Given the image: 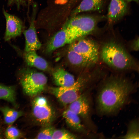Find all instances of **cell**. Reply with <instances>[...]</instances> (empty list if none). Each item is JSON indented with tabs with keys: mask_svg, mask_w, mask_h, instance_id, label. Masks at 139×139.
I'll use <instances>...</instances> for the list:
<instances>
[{
	"mask_svg": "<svg viewBox=\"0 0 139 139\" xmlns=\"http://www.w3.org/2000/svg\"><path fill=\"white\" fill-rule=\"evenodd\" d=\"M0 111L3 115L5 122L9 125H11L23 114L21 111L7 106L0 107Z\"/></svg>",
	"mask_w": 139,
	"mask_h": 139,
	"instance_id": "obj_18",
	"label": "cell"
},
{
	"mask_svg": "<svg viewBox=\"0 0 139 139\" xmlns=\"http://www.w3.org/2000/svg\"><path fill=\"white\" fill-rule=\"evenodd\" d=\"M76 136L68 131L63 129H54L52 139H74Z\"/></svg>",
	"mask_w": 139,
	"mask_h": 139,
	"instance_id": "obj_21",
	"label": "cell"
},
{
	"mask_svg": "<svg viewBox=\"0 0 139 139\" xmlns=\"http://www.w3.org/2000/svg\"><path fill=\"white\" fill-rule=\"evenodd\" d=\"M62 115L67 124L71 128L79 131H84L79 116L76 114L68 108L63 111Z\"/></svg>",
	"mask_w": 139,
	"mask_h": 139,
	"instance_id": "obj_17",
	"label": "cell"
},
{
	"mask_svg": "<svg viewBox=\"0 0 139 139\" xmlns=\"http://www.w3.org/2000/svg\"><path fill=\"white\" fill-rule=\"evenodd\" d=\"M139 38H137L128 43L129 48L131 50L137 51L139 50Z\"/></svg>",
	"mask_w": 139,
	"mask_h": 139,
	"instance_id": "obj_25",
	"label": "cell"
},
{
	"mask_svg": "<svg viewBox=\"0 0 139 139\" xmlns=\"http://www.w3.org/2000/svg\"><path fill=\"white\" fill-rule=\"evenodd\" d=\"M100 85L96 107L98 112L103 115L112 114L120 110L135 88L130 79L118 75L105 76L101 80Z\"/></svg>",
	"mask_w": 139,
	"mask_h": 139,
	"instance_id": "obj_1",
	"label": "cell"
},
{
	"mask_svg": "<svg viewBox=\"0 0 139 139\" xmlns=\"http://www.w3.org/2000/svg\"><path fill=\"white\" fill-rule=\"evenodd\" d=\"M103 4V0H83L72 12V16L82 12L98 11Z\"/></svg>",
	"mask_w": 139,
	"mask_h": 139,
	"instance_id": "obj_16",
	"label": "cell"
},
{
	"mask_svg": "<svg viewBox=\"0 0 139 139\" xmlns=\"http://www.w3.org/2000/svg\"><path fill=\"white\" fill-rule=\"evenodd\" d=\"M125 1L127 2H130L131 1H134L137 2L138 1V0H124Z\"/></svg>",
	"mask_w": 139,
	"mask_h": 139,
	"instance_id": "obj_26",
	"label": "cell"
},
{
	"mask_svg": "<svg viewBox=\"0 0 139 139\" xmlns=\"http://www.w3.org/2000/svg\"><path fill=\"white\" fill-rule=\"evenodd\" d=\"M53 78L55 84L59 87H66L74 83V76L62 68H59L53 73Z\"/></svg>",
	"mask_w": 139,
	"mask_h": 139,
	"instance_id": "obj_13",
	"label": "cell"
},
{
	"mask_svg": "<svg viewBox=\"0 0 139 139\" xmlns=\"http://www.w3.org/2000/svg\"><path fill=\"white\" fill-rule=\"evenodd\" d=\"M67 57L72 64L83 67H94L96 63L91 60L73 50L68 49Z\"/></svg>",
	"mask_w": 139,
	"mask_h": 139,
	"instance_id": "obj_14",
	"label": "cell"
},
{
	"mask_svg": "<svg viewBox=\"0 0 139 139\" xmlns=\"http://www.w3.org/2000/svg\"><path fill=\"white\" fill-rule=\"evenodd\" d=\"M1 138V136L0 134V139Z\"/></svg>",
	"mask_w": 139,
	"mask_h": 139,
	"instance_id": "obj_27",
	"label": "cell"
},
{
	"mask_svg": "<svg viewBox=\"0 0 139 139\" xmlns=\"http://www.w3.org/2000/svg\"><path fill=\"white\" fill-rule=\"evenodd\" d=\"M7 5L9 6L15 5L18 10L21 6H25L27 3L26 0H7Z\"/></svg>",
	"mask_w": 139,
	"mask_h": 139,
	"instance_id": "obj_24",
	"label": "cell"
},
{
	"mask_svg": "<svg viewBox=\"0 0 139 139\" xmlns=\"http://www.w3.org/2000/svg\"><path fill=\"white\" fill-rule=\"evenodd\" d=\"M127 10V4L124 0H111L107 14L108 22L112 23L120 19L126 13Z\"/></svg>",
	"mask_w": 139,
	"mask_h": 139,
	"instance_id": "obj_12",
	"label": "cell"
},
{
	"mask_svg": "<svg viewBox=\"0 0 139 139\" xmlns=\"http://www.w3.org/2000/svg\"><path fill=\"white\" fill-rule=\"evenodd\" d=\"M102 72L98 67L92 69L85 76L79 77L74 84L68 87H59L53 88V94L62 103L69 104L82 94V92L87 84H93L100 80L102 77Z\"/></svg>",
	"mask_w": 139,
	"mask_h": 139,
	"instance_id": "obj_3",
	"label": "cell"
},
{
	"mask_svg": "<svg viewBox=\"0 0 139 139\" xmlns=\"http://www.w3.org/2000/svg\"><path fill=\"white\" fill-rule=\"evenodd\" d=\"M32 113L34 117L42 125H47L52 121L53 116L52 109L45 97L36 98L32 104Z\"/></svg>",
	"mask_w": 139,
	"mask_h": 139,
	"instance_id": "obj_8",
	"label": "cell"
},
{
	"mask_svg": "<svg viewBox=\"0 0 139 139\" xmlns=\"http://www.w3.org/2000/svg\"><path fill=\"white\" fill-rule=\"evenodd\" d=\"M55 129L51 126L46 127L41 129L38 133L37 139H52L53 132Z\"/></svg>",
	"mask_w": 139,
	"mask_h": 139,
	"instance_id": "obj_23",
	"label": "cell"
},
{
	"mask_svg": "<svg viewBox=\"0 0 139 139\" xmlns=\"http://www.w3.org/2000/svg\"><path fill=\"white\" fill-rule=\"evenodd\" d=\"M3 12L6 21V28L4 36L5 41L20 36L24 30L23 21L19 18L11 14L4 10Z\"/></svg>",
	"mask_w": 139,
	"mask_h": 139,
	"instance_id": "obj_9",
	"label": "cell"
},
{
	"mask_svg": "<svg viewBox=\"0 0 139 139\" xmlns=\"http://www.w3.org/2000/svg\"><path fill=\"white\" fill-rule=\"evenodd\" d=\"M69 105L68 109L79 116L88 120L92 125L95 126L91 118L92 103L88 95L82 94Z\"/></svg>",
	"mask_w": 139,
	"mask_h": 139,
	"instance_id": "obj_11",
	"label": "cell"
},
{
	"mask_svg": "<svg viewBox=\"0 0 139 139\" xmlns=\"http://www.w3.org/2000/svg\"><path fill=\"white\" fill-rule=\"evenodd\" d=\"M63 26L49 41L46 49L48 52H52L66 44H70L79 38L75 29Z\"/></svg>",
	"mask_w": 139,
	"mask_h": 139,
	"instance_id": "obj_7",
	"label": "cell"
},
{
	"mask_svg": "<svg viewBox=\"0 0 139 139\" xmlns=\"http://www.w3.org/2000/svg\"><path fill=\"white\" fill-rule=\"evenodd\" d=\"M24 58L27 64L30 66L42 71H45L48 68V64L47 61L39 56L36 51L25 52Z\"/></svg>",
	"mask_w": 139,
	"mask_h": 139,
	"instance_id": "obj_15",
	"label": "cell"
},
{
	"mask_svg": "<svg viewBox=\"0 0 139 139\" xmlns=\"http://www.w3.org/2000/svg\"><path fill=\"white\" fill-rule=\"evenodd\" d=\"M36 9V5L34 4L29 27L28 29L24 30L23 32L25 41V52L36 51L39 49L41 46L36 32L35 19Z\"/></svg>",
	"mask_w": 139,
	"mask_h": 139,
	"instance_id": "obj_10",
	"label": "cell"
},
{
	"mask_svg": "<svg viewBox=\"0 0 139 139\" xmlns=\"http://www.w3.org/2000/svg\"><path fill=\"white\" fill-rule=\"evenodd\" d=\"M99 19L94 16L88 15L72 16L64 25L75 29L80 38L90 34L96 29Z\"/></svg>",
	"mask_w": 139,
	"mask_h": 139,
	"instance_id": "obj_5",
	"label": "cell"
},
{
	"mask_svg": "<svg viewBox=\"0 0 139 139\" xmlns=\"http://www.w3.org/2000/svg\"><path fill=\"white\" fill-rule=\"evenodd\" d=\"M69 49L82 55L97 64L99 59V45L93 40L83 37L71 44Z\"/></svg>",
	"mask_w": 139,
	"mask_h": 139,
	"instance_id": "obj_6",
	"label": "cell"
},
{
	"mask_svg": "<svg viewBox=\"0 0 139 139\" xmlns=\"http://www.w3.org/2000/svg\"><path fill=\"white\" fill-rule=\"evenodd\" d=\"M99 57L104 64L116 72L139 71L137 60L123 42L116 39L108 40L99 45Z\"/></svg>",
	"mask_w": 139,
	"mask_h": 139,
	"instance_id": "obj_2",
	"label": "cell"
},
{
	"mask_svg": "<svg viewBox=\"0 0 139 139\" xmlns=\"http://www.w3.org/2000/svg\"><path fill=\"white\" fill-rule=\"evenodd\" d=\"M128 130L125 135L122 138L127 139H139V125L138 121L134 120L129 123Z\"/></svg>",
	"mask_w": 139,
	"mask_h": 139,
	"instance_id": "obj_20",
	"label": "cell"
},
{
	"mask_svg": "<svg viewBox=\"0 0 139 139\" xmlns=\"http://www.w3.org/2000/svg\"><path fill=\"white\" fill-rule=\"evenodd\" d=\"M20 135L19 130L15 127L11 126L8 127L5 132V136L7 139H17L20 137Z\"/></svg>",
	"mask_w": 139,
	"mask_h": 139,
	"instance_id": "obj_22",
	"label": "cell"
},
{
	"mask_svg": "<svg viewBox=\"0 0 139 139\" xmlns=\"http://www.w3.org/2000/svg\"><path fill=\"white\" fill-rule=\"evenodd\" d=\"M47 81V77L44 74L29 69L24 72L20 79L23 91L26 95L31 97L41 92Z\"/></svg>",
	"mask_w": 139,
	"mask_h": 139,
	"instance_id": "obj_4",
	"label": "cell"
},
{
	"mask_svg": "<svg viewBox=\"0 0 139 139\" xmlns=\"http://www.w3.org/2000/svg\"><path fill=\"white\" fill-rule=\"evenodd\" d=\"M0 99L15 104V91L14 87L0 84Z\"/></svg>",
	"mask_w": 139,
	"mask_h": 139,
	"instance_id": "obj_19",
	"label": "cell"
}]
</instances>
